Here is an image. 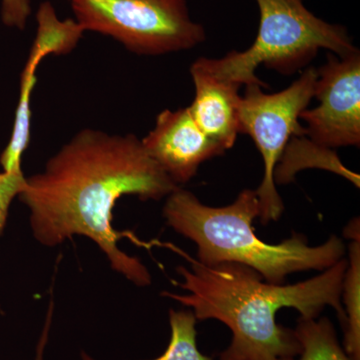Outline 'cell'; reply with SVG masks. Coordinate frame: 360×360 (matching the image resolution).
Returning a JSON list of instances; mask_svg holds the SVG:
<instances>
[{
  "mask_svg": "<svg viewBox=\"0 0 360 360\" xmlns=\"http://www.w3.org/2000/svg\"><path fill=\"white\" fill-rule=\"evenodd\" d=\"M191 262L177 267L184 281L177 283L187 295L165 291L162 295L191 307L198 321L217 319L232 331L231 345L219 360H290L302 352L295 331L279 326V309H295L305 319H316L326 307L335 309L345 326L341 302L345 258L319 276L295 284L267 283L245 265L221 264L208 266L176 250Z\"/></svg>",
  "mask_w": 360,
  "mask_h": 360,
  "instance_id": "7a4b0ae2",
  "label": "cell"
},
{
  "mask_svg": "<svg viewBox=\"0 0 360 360\" xmlns=\"http://www.w3.org/2000/svg\"><path fill=\"white\" fill-rule=\"evenodd\" d=\"M345 234L347 238H352V240L360 239L359 219H354V221L350 222V224L347 225V229H345Z\"/></svg>",
  "mask_w": 360,
  "mask_h": 360,
  "instance_id": "ac0fdd59",
  "label": "cell"
},
{
  "mask_svg": "<svg viewBox=\"0 0 360 360\" xmlns=\"http://www.w3.org/2000/svg\"><path fill=\"white\" fill-rule=\"evenodd\" d=\"M317 70L307 68L288 89L264 94L262 85H246L239 101L240 134L250 135L264 163V179L257 189L259 213L264 225L281 219L284 205L277 193L274 170L292 137L305 136L300 115L314 96Z\"/></svg>",
  "mask_w": 360,
  "mask_h": 360,
  "instance_id": "8992f818",
  "label": "cell"
},
{
  "mask_svg": "<svg viewBox=\"0 0 360 360\" xmlns=\"http://www.w3.org/2000/svg\"><path fill=\"white\" fill-rule=\"evenodd\" d=\"M293 331L302 347L300 360H352L338 343L335 328L326 317L315 321L300 316Z\"/></svg>",
  "mask_w": 360,
  "mask_h": 360,
  "instance_id": "4fadbf2b",
  "label": "cell"
},
{
  "mask_svg": "<svg viewBox=\"0 0 360 360\" xmlns=\"http://www.w3.org/2000/svg\"><path fill=\"white\" fill-rule=\"evenodd\" d=\"M32 14L30 0H1L0 16L7 27L23 30Z\"/></svg>",
  "mask_w": 360,
  "mask_h": 360,
  "instance_id": "2e32d148",
  "label": "cell"
},
{
  "mask_svg": "<svg viewBox=\"0 0 360 360\" xmlns=\"http://www.w3.org/2000/svg\"><path fill=\"white\" fill-rule=\"evenodd\" d=\"M191 75L195 96L188 108L194 122L208 137L229 150L240 134L238 110L241 86L208 70L201 58L191 65Z\"/></svg>",
  "mask_w": 360,
  "mask_h": 360,
  "instance_id": "30bf717a",
  "label": "cell"
},
{
  "mask_svg": "<svg viewBox=\"0 0 360 360\" xmlns=\"http://www.w3.org/2000/svg\"><path fill=\"white\" fill-rule=\"evenodd\" d=\"M25 179L22 172L0 174V238L6 229L11 203L20 195Z\"/></svg>",
  "mask_w": 360,
  "mask_h": 360,
  "instance_id": "9a60e30c",
  "label": "cell"
},
{
  "mask_svg": "<svg viewBox=\"0 0 360 360\" xmlns=\"http://www.w3.org/2000/svg\"><path fill=\"white\" fill-rule=\"evenodd\" d=\"M54 304L52 300L49 302V310H47L46 319L42 330L41 335H40L39 343H37V355H35L34 360H44V350L46 347L47 341H49V331H51L52 316H53Z\"/></svg>",
  "mask_w": 360,
  "mask_h": 360,
  "instance_id": "e0dca14e",
  "label": "cell"
},
{
  "mask_svg": "<svg viewBox=\"0 0 360 360\" xmlns=\"http://www.w3.org/2000/svg\"><path fill=\"white\" fill-rule=\"evenodd\" d=\"M193 310L170 309L169 324L172 335L167 350L151 360H213L201 354L198 347V331ZM82 360H96L86 352H82Z\"/></svg>",
  "mask_w": 360,
  "mask_h": 360,
  "instance_id": "5bb4252c",
  "label": "cell"
},
{
  "mask_svg": "<svg viewBox=\"0 0 360 360\" xmlns=\"http://www.w3.org/2000/svg\"><path fill=\"white\" fill-rule=\"evenodd\" d=\"M162 213L168 226L195 243L201 264L245 265L269 283L284 284L295 272L323 271L345 255V243L336 236L319 246L309 245L298 233L278 245L258 238L253 220L259 205L251 189L241 191L231 205L212 207L179 186L167 196Z\"/></svg>",
  "mask_w": 360,
  "mask_h": 360,
  "instance_id": "3957f363",
  "label": "cell"
},
{
  "mask_svg": "<svg viewBox=\"0 0 360 360\" xmlns=\"http://www.w3.org/2000/svg\"><path fill=\"white\" fill-rule=\"evenodd\" d=\"M317 70L314 96L319 105L304 110L305 136L328 148L360 146V54L329 53Z\"/></svg>",
  "mask_w": 360,
  "mask_h": 360,
  "instance_id": "52a82bcc",
  "label": "cell"
},
{
  "mask_svg": "<svg viewBox=\"0 0 360 360\" xmlns=\"http://www.w3.org/2000/svg\"><path fill=\"white\" fill-rule=\"evenodd\" d=\"M37 32L20 75V98L14 116L11 139L0 155L2 172H21V160L30 142V101L37 84V70L46 56H65L84 37L82 26L72 18L60 20L49 1L40 4L37 13Z\"/></svg>",
  "mask_w": 360,
  "mask_h": 360,
  "instance_id": "ba28073f",
  "label": "cell"
},
{
  "mask_svg": "<svg viewBox=\"0 0 360 360\" xmlns=\"http://www.w3.org/2000/svg\"><path fill=\"white\" fill-rule=\"evenodd\" d=\"M141 142L146 153L179 186L191 181L203 162L226 151L200 129L188 106L161 111L155 127Z\"/></svg>",
  "mask_w": 360,
  "mask_h": 360,
  "instance_id": "9c48e42d",
  "label": "cell"
},
{
  "mask_svg": "<svg viewBox=\"0 0 360 360\" xmlns=\"http://www.w3.org/2000/svg\"><path fill=\"white\" fill-rule=\"evenodd\" d=\"M259 27L257 39L245 51H231L224 58H201L219 77L243 85L265 84L257 77L264 65L290 75L311 63L321 49L338 58L359 52L345 26L326 22L305 7L303 0H257Z\"/></svg>",
  "mask_w": 360,
  "mask_h": 360,
  "instance_id": "277c9868",
  "label": "cell"
},
{
  "mask_svg": "<svg viewBox=\"0 0 360 360\" xmlns=\"http://www.w3.org/2000/svg\"><path fill=\"white\" fill-rule=\"evenodd\" d=\"M84 32L110 37L139 56L194 49L206 39L186 0H70Z\"/></svg>",
  "mask_w": 360,
  "mask_h": 360,
  "instance_id": "5b68a950",
  "label": "cell"
},
{
  "mask_svg": "<svg viewBox=\"0 0 360 360\" xmlns=\"http://www.w3.org/2000/svg\"><path fill=\"white\" fill-rule=\"evenodd\" d=\"M345 309V348L352 360H360V239L349 246V260L343 277L342 293Z\"/></svg>",
  "mask_w": 360,
  "mask_h": 360,
  "instance_id": "7c38bea8",
  "label": "cell"
},
{
  "mask_svg": "<svg viewBox=\"0 0 360 360\" xmlns=\"http://www.w3.org/2000/svg\"><path fill=\"white\" fill-rule=\"evenodd\" d=\"M311 167L335 172L359 187V175L347 169L335 151L319 146L305 136L293 137L288 144L274 170V182L276 184H288L296 172Z\"/></svg>",
  "mask_w": 360,
  "mask_h": 360,
  "instance_id": "8fae6325",
  "label": "cell"
},
{
  "mask_svg": "<svg viewBox=\"0 0 360 360\" xmlns=\"http://www.w3.org/2000/svg\"><path fill=\"white\" fill-rule=\"evenodd\" d=\"M179 187L134 134L85 129L49 158L44 172L26 177L18 198L30 210V229L40 245L56 248L85 236L101 248L111 269L144 288L153 281L150 272L139 258L120 250V239L132 236L116 231L113 210L122 196L158 201Z\"/></svg>",
  "mask_w": 360,
  "mask_h": 360,
  "instance_id": "6da1fadb",
  "label": "cell"
}]
</instances>
